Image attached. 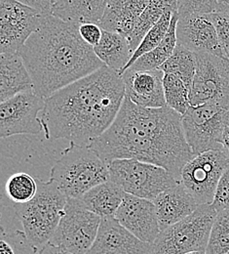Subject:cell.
<instances>
[{"instance_id": "36", "label": "cell", "mask_w": 229, "mask_h": 254, "mask_svg": "<svg viewBox=\"0 0 229 254\" xmlns=\"http://www.w3.org/2000/svg\"><path fill=\"white\" fill-rule=\"evenodd\" d=\"M221 145H222V151L226 154V156L229 159V126H227L224 129V132L221 138Z\"/></svg>"}, {"instance_id": "30", "label": "cell", "mask_w": 229, "mask_h": 254, "mask_svg": "<svg viewBox=\"0 0 229 254\" xmlns=\"http://www.w3.org/2000/svg\"><path fill=\"white\" fill-rule=\"evenodd\" d=\"M228 253H229V208L218 212L206 250L207 254Z\"/></svg>"}, {"instance_id": "5", "label": "cell", "mask_w": 229, "mask_h": 254, "mask_svg": "<svg viewBox=\"0 0 229 254\" xmlns=\"http://www.w3.org/2000/svg\"><path fill=\"white\" fill-rule=\"evenodd\" d=\"M50 180L67 198H80L94 187L110 180L108 163L90 147L70 143L52 166Z\"/></svg>"}, {"instance_id": "18", "label": "cell", "mask_w": 229, "mask_h": 254, "mask_svg": "<svg viewBox=\"0 0 229 254\" xmlns=\"http://www.w3.org/2000/svg\"><path fill=\"white\" fill-rule=\"evenodd\" d=\"M153 203L161 231L188 217L199 206L194 197L181 183L164 190L154 198Z\"/></svg>"}, {"instance_id": "3", "label": "cell", "mask_w": 229, "mask_h": 254, "mask_svg": "<svg viewBox=\"0 0 229 254\" xmlns=\"http://www.w3.org/2000/svg\"><path fill=\"white\" fill-rule=\"evenodd\" d=\"M34 91L46 99L104 64L79 33V25L49 15L20 50Z\"/></svg>"}, {"instance_id": "9", "label": "cell", "mask_w": 229, "mask_h": 254, "mask_svg": "<svg viewBox=\"0 0 229 254\" xmlns=\"http://www.w3.org/2000/svg\"><path fill=\"white\" fill-rule=\"evenodd\" d=\"M101 218L80 198H67L65 213L48 244L70 254H86L93 246Z\"/></svg>"}, {"instance_id": "32", "label": "cell", "mask_w": 229, "mask_h": 254, "mask_svg": "<svg viewBox=\"0 0 229 254\" xmlns=\"http://www.w3.org/2000/svg\"><path fill=\"white\" fill-rule=\"evenodd\" d=\"M215 25L220 45L227 59L229 60V15L222 12L210 14Z\"/></svg>"}, {"instance_id": "38", "label": "cell", "mask_w": 229, "mask_h": 254, "mask_svg": "<svg viewBox=\"0 0 229 254\" xmlns=\"http://www.w3.org/2000/svg\"><path fill=\"white\" fill-rule=\"evenodd\" d=\"M186 254H207L206 252H194V253H189Z\"/></svg>"}, {"instance_id": "6", "label": "cell", "mask_w": 229, "mask_h": 254, "mask_svg": "<svg viewBox=\"0 0 229 254\" xmlns=\"http://www.w3.org/2000/svg\"><path fill=\"white\" fill-rule=\"evenodd\" d=\"M217 210L212 204H200L188 217L161 231L149 254H186L206 252Z\"/></svg>"}, {"instance_id": "14", "label": "cell", "mask_w": 229, "mask_h": 254, "mask_svg": "<svg viewBox=\"0 0 229 254\" xmlns=\"http://www.w3.org/2000/svg\"><path fill=\"white\" fill-rule=\"evenodd\" d=\"M115 219L140 241L153 244L161 230L152 200L126 193Z\"/></svg>"}, {"instance_id": "34", "label": "cell", "mask_w": 229, "mask_h": 254, "mask_svg": "<svg viewBox=\"0 0 229 254\" xmlns=\"http://www.w3.org/2000/svg\"><path fill=\"white\" fill-rule=\"evenodd\" d=\"M103 30L97 24H84L79 26L82 39L92 47H95L101 39Z\"/></svg>"}, {"instance_id": "21", "label": "cell", "mask_w": 229, "mask_h": 254, "mask_svg": "<svg viewBox=\"0 0 229 254\" xmlns=\"http://www.w3.org/2000/svg\"><path fill=\"white\" fill-rule=\"evenodd\" d=\"M108 0H58L52 5L51 15L66 23L99 25Z\"/></svg>"}, {"instance_id": "19", "label": "cell", "mask_w": 229, "mask_h": 254, "mask_svg": "<svg viewBox=\"0 0 229 254\" xmlns=\"http://www.w3.org/2000/svg\"><path fill=\"white\" fill-rule=\"evenodd\" d=\"M34 90L33 78L20 53L0 55V101Z\"/></svg>"}, {"instance_id": "31", "label": "cell", "mask_w": 229, "mask_h": 254, "mask_svg": "<svg viewBox=\"0 0 229 254\" xmlns=\"http://www.w3.org/2000/svg\"><path fill=\"white\" fill-rule=\"evenodd\" d=\"M178 15H206L219 10V0H177Z\"/></svg>"}, {"instance_id": "7", "label": "cell", "mask_w": 229, "mask_h": 254, "mask_svg": "<svg viewBox=\"0 0 229 254\" xmlns=\"http://www.w3.org/2000/svg\"><path fill=\"white\" fill-rule=\"evenodd\" d=\"M110 181L126 193L154 200L164 190L180 183L163 167L137 159H115L108 163Z\"/></svg>"}, {"instance_id": "27", "label": "cell", "mask_w": 229, "mask_h": 254, "mask_svg": "<svg viewBox=\"0 0 229 254\" xmlns=\"http://www.w3.org/2000/svg\"><path fill=\"white\" fill-rule=\"evenodd\" d=\"M164 95L166 105L183 116L190 107L189 87L178 76L164 73Z\"/></svg>"}, {"instance_id": "10", "label": "cell", "mask_w": 229, "mask_h": 254, "mask_svg": "<svg viewBox=\"0 0 229 254\" xmlns=\"http://www.w3.org/2000/svg\"><path fill=\"white\" fill-rule=\"evenodd\" d=\"M229 165V158L222 150L202 153L183 166L180 183L199 205L212 204L221 177Z\"/></svg>"}, {"instance_id": "8", "label": "cell", "mask_w": 229, "mask_h": 254, "mask_svg": "<svg viewBox=\"0 0 229 254\" xmlns=\"http://www.w3.org/2000/svg\"><path fill=\"white\" fill-rule=\"evenodd\" d=\"M229 126V99L190 106L183 116L185 139L194 156L222 150L221 138Z\"/></svg>"}, {"instance_id": "39", "label": "cell", "mask_w": 229, "mask_h": 254, "mask_svg": "<svg viewBox=\"0 0 229 254\" xmlns=\"http://www.w3.org/2000/svg\"><path fill=\"white\" fill-rule=\"evenodd\" d=\"M50 1H51V4L53 5V4H55V3H56L58 0H50Z\"/></svg>"}, {"instance_id": "15", "label": "cell", "mask_w": 229, "mask_h": 254, "mask_svg": "<svg viewBox=\"0 0 229 254\" xmlns=\"http://www.w3.org/2000/svg\"><path fill=\"white\" fill-rule=\"evenodd\" d=\"M177 38L178 44L194 53H208L227 58L210 14L179 16Z\"/></svg>"}, {"instance_id": "1", "label": "cell", "mask_w": 229, "mask_h": 254, "mask_svg": "<svg viewBox=\"0 0 229 254\" xmlns=\"http://www.w3.org/2000/svg\"><path fill=\"white\" fill-rule=\"evenodd\" d=\"M90 148L106 163L134 159L161 166L179 182L183 166L195 157L185 139L182 115L168 106H137L126 96L111 127Z\"/></svg>"}, {"instance_id": "29", "label": "cell", "mask_w": 229, "mask_h": 254, "mask_svg": "<svg viewBox=\"0 0 229 254\" xmlns=\"http://www.w3.org/2000/svg\"><path fill=\"white\" fill-rule=\"evenodd\" d=\"M38 189L37 179L26 172L11 175L5 186L7 196L15 203H27L35 196Z\"/></svg>"}, {"instance_id": "20", "label": "cell", "mask_w": 229, "mask_h": 254, "mask_svg": "<svg viewBox=\"0 0 229 254\" xmlns=\"http://www.w3.org/2000/svg\"><path fill=\"white\" fill-rule=\"evenodd\" d=\"M152 0H108L99 27L107 32H118L127 37Z\"/></svg>"}, {"instance_id": "17", "label": "cell", "mask_w": 229, "mask_h": 254, "mask_svg": "<svg viewBox=\"0 0 229 254\" xmlns=\"http://www.w3.org/2000/svg\"><path fill=\"white\" fill-rule=\"evenodd\" d=\"M120 76L125 85V96L134 104L151 109L167 106L164 95V72L161 69L128 68Z\"/></svg>"}, {"instance_id": "13", "label": "cell", "mask_w": 229, "mask_h": 254, "mask_svg": "<svg viewBox=\"0 0 229 254\" xmlns=\"http://www.w3.org/2000/svg\"><path fill=\"white\" fill-rule=\"evenodd\" d=\"M45 99L34 90L14 96L0 104V136L39 134L43 131L40 114Z\"/></svg>"}, {"instance_id": "35", "label": "cell", "mask_w": 229, "mask_h": 254, "mask_svg": "<svg viewBox=\"0 0 229 254\" xmlns=\"http://www.w3.org/2000/svg\"><path fill=\"white\" fill-rule=\"evenodd\" d=\"M18 1L33 7L46 16L51 15L52 4L50 0H18Z\"/></svg>"}, {"instance_id": "12", "label": "cell", "mask_w": 229, "mask_h": 254, "mask_svg": "<svg viewBox=\"0 0 229 254\" xmlns=\"http://www.w3.org/2000/svg\"><path fill=\"white\" fill-rule=\"evenodd\" d=\"M196 70L190 88V106L229 99V60L195 53Z\"/></svg>"}, {"instance_id": "2", "label": "cell", "mask_w": 229, "mask_h": 254, "mask_svg": "<svg viewBox=\"0 0 229 254\" xmlns=\"http://www.w3.org/2000/svg\"><path fill=\"white\" fill-rule=\"evenodd\" d=\"M124 99L122 77L103 65L45 99L40 114L45 138L90 147L111 127Z\"/></svg>"}, {"instance_id": "23", "label": "cell", "mask_w": 229, "mask_h": 254, "mask_svg": "<svg viewBox=\"0 0 229 254\" xmlns=\"http://www.w3.org/2000/svg\"><path fill=\"white\" fill-rule=\"evenodd\" d=\"M125 195L121 187L109 180L87 191L80 199L89 210L106 218L115 216Z\"/></svg>"}, {"instance_id": "37", "label": "cell", "mask_w": 229, "mask_h": 254, "mask_svg": "<svg viewBox=\"0 0 229 254\" xmlns=\"http://www.w3.org/2000/svg\"><path fill=\"white\" fill-rule=\"evenodd\" d=\"M218 12L226 13L229 15V0H219V10Z\"/></svg>"}, {"instance_id": "22", "label": "cell", "mask_w": 229, "mask_h": 254, "mask_svg": "<svg viewBox=\"0 0 229 254\" xmlns=\"http://www.w3.org/2000/svg\"><path fill=\"white\" fill-rule=\"evenodd\" d=\"M94 51L105 66L118 74L130 62L133 56L130 44L124 35L104 30L100 41L94 47Z\"/></svg>"}, {"instance_id": "16", "label": "cell", "mask_w": 229, "mask_h": 254, "mask_svg": "<svg viewBox=\"0 0 229 254\" xmlns=\"http://www.w3.org/2000/svg\"><path fill=\"white\" fill-rule=\"evenodd\" d=\"M151 245L135 237L115 217L101 218L97 238L86 254H149Z\"/></svg>"}, {"instance_id": "24", "label": "cell", "mask_w": 229, "mask_h": 254, "mask_svg": "<svg viewBox=\"0 0 229 254\" xmlns=\"http://www.w3.org/2000/svg\"><path fill=\"white\" fill-rule=\"evenodd\" d=\"M166 11L178 13L177 0H152L137 19L133 32L126 37L132 52L140 44L145 34L160 20Z\"/></svg>"}, {"instance_id": "28", "label": "cell", "mask_w": 229, "mask_h": 254, "mask_svg": "<svg viewBox=\"0 0 229 254\" xmlns=\"http://www.w3.org/2000/svg\"><path fill=\"white\" fill-rule=\"evenodd\" d=\"M174 14L175 13L172 11H166L164 13V15L160 18V20L150 29L149 32L145 34V36L141 40L140 44L134 52L130 62L124 67V69L120 72L119 75H121L128 67H130L132 64L135 63L139 57L150 52L151 50L156 48L161 43V41L163 40L164 37L166 36L167 32L170 29L172 18H173Z\"/></svg>"}, {"instance_id": "26", "label": "cell", "mask_w": 229, "mask_h": 254, "mask_svg": "<svg viewBox=\"0 0 229 254\" xmlns=\"http://www.w3.org/2000/svg\"><path fill=\"white\" fill-rule=\"evenodd\" d=\"M164 73H170L181 78L191 88L196 70L195 53L178 44L173 55L159 67Z\"/></svg>"}, {"instance_id": "40", "label": "cell", "mask_w": 229, "mask_h": 254, "mask_svg": "<svg viewBox=\"0 0 229 254\" xmlns=\"http://www.w3.org/2000/svg\"><path fill=\"white\" fill-rule=\"evenodd\" d=\"M229 254V253H228V254Z\"/></svg>"}, {"instance_id": "4", "label": "cell", "mask_w": 229, "mask_h": 254, "mask_svg": "<svg viewBox=\"0 0 229 254\" xmlns=\"http://www.w3.org/2000/svg\"><path fill=\"white\" fill-rule=\"evenodd\" d=\"M36 179L35 196L27 203H15L13 207L28 241L39 252L55 234L65 213L67 197L54 181Z\"/></svg>"}, {"instance_id": "11", "label": "cell", "mask_w": 229, "mask_h": 254, "mask_svg": "<svg viewBox=\"0 0 229 254\" xmlns=\"http://www.w3.org/2000/svg\"><path fill=\"white\" fill-rule=\"evenodd\" d=\"M46 17L18 0H0L1 53H19Z\"/></svg>"}, {"instance_id": "25", "label": "cell", "mask_w": 229, "mask_h": 254, "mask_svg": "<svg viewBox=\"0 0 229 254\" xmlns=\"http://www.w3.org/2000/svg\"><path fill=\"white\" fill-rule=\"evenodd\" d=\"M179 15L175 13L172 18L170 29L164 37L161 43L151 50L150 52L139 57L135 63L131 64L130 67L135 70H148L159 68L174 53L177 45V23H178ZM127 68V69H128Z\"/></svg>"}, {"instance_id": "33", "label": "cell", "mask_w": 229, "mask_h": 254, "mask_svg": "<svg viewBox=\"0 0 229 254\" xmlns=\"http://www.w3.org/2000/svg\"><path fill=\"white\" fill-rule=\"evenodd\" d=\"M212 205L217 212L229 208V165L221 177Z\"/></svg>"}]
</instances>
